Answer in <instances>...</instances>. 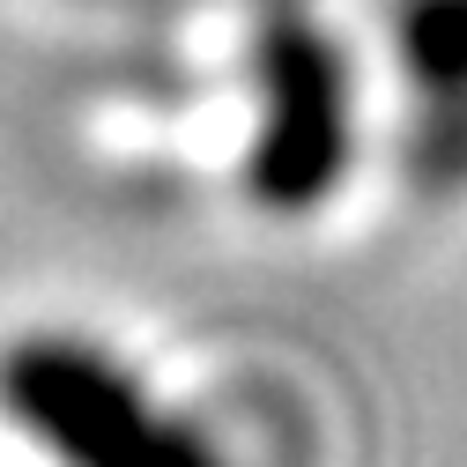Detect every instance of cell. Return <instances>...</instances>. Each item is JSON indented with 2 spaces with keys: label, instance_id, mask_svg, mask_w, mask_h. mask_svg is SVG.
Returning a JSON list of instances; mask_svg holds the SVG:
<instances>
[{
  "label": "cell",
  "instance_id": "obj_3",
  "mask_svg": "<svg viewBox=\"0 0 467 467\" xmlns=\"http://www.w3.org/2000/svg\"><path fill=\"white\" fill-rule=\"evenodd\" d=\"M386 52L408 111V171L431 193H467V0H393Z\"/></svg>",
  "mask_w": 467,
  "mask_h": 467
},
{
  "label": "cell",
  "instance_id": "obj_2",
  "mask_svg": "<svg viewBox=\"0 0 467 467\" xmlns=\"http://www.w3.org/2000/svg\"><path fill=\"white\" fill-rule=\"evenodd\" d=\"M245 156L238 186L260 215H319L364 156V97L348 45L305 8L275 0L245 52Z\"/></svg>",
  "mask_w": 467,
  "mask_h": 467
},
{
  "label": "cell",
  "instance_id": "obj_1",
  "mask_svg": "<svg viewBox=\"0 0 467 467\" xmlns=\"http://www.w3.org/2000/svg\"><path fill=\"white\" fill-rule=\"evenodd\" d=\"M0 423L45 467H245L208 408L171 400L119 341L52 319L0 341Z\"/></svg>",
  "mask_w": 467,
  "mask_h": 467
}]
</instances>
